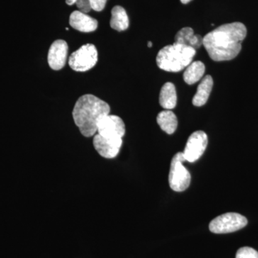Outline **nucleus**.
<instances>
[{"label": "nucleus", "instance_id": "nucleus-1", "mask_svg": "<svg viewBox=\"0 0 258 258\" xmlns=\"http://www.w3.org/2000/svg\"><path fill=\"white\" fill-rule=\"evenodd\" d=\"M247 35L244 24H225L203 37V45L210 58L216 62L231 60L242 49V42Z\"/></svg>", "mask_w": 258, "mask_h": 258}, {"label": "nucleus", "instance_id": "nucleus-2", "mask_svg": "<svg viewBox=\"0 0 258 258\" xmlns=\"http://www.w3.org/2000/svg\"><path fill=\"white\" fill-rule=\"evenodd\" d=\"M111 108L106 102L93 95H84L76 102L73 118L81 134L86 137H91L97 133L99 120L109 114Z\"/></svg>", "mask_w": 258, "mask_h": 258}, {"label": "nucleus", "instance_id": "nucleus-3", "mask_svg": "<svg viewBox=\"0 0 258 258\" xmlns=\"http://www.w3.org/2000/svg\"><path fill=\"white\" fill-rule=\"evenodd\" d=\"M195 55V49L174 42L159 50L157 56V66L167 72H179L192 62Z\"/></svg>", "mask_w": 258, "mask_h": 258}, {"label": "nucleus", "instance_id": "nucleus-4", "mask_svg": "<svg viewBox=\"0 0 258 258\" xmlns=\"http://www.w3.org/2000/svg\"><path fill=\"white\" fill-rule=\"evenodd\" d=\"M184 161L186 159L181 152L176 154L171 159L169 175V186L171 189L178 192L185 191L191 183V174L183 165Z\"/></svg>", "mask_w": 258, "mask_h": 258}, {"label": "nucleus", "instance_id": "nucleus-5", "mask_svg": "<svg viewBox=\"0 0 258 258\" xmlns=\"http://www.w3.org/2000/svg\"><path fill=\"white\" fill-rule=\"evenodd\" d=\"M247 225L245 217L235 212H228L214 219L209 228L213 233L227 234L240 230Z\"/></svg>", "mask_w": 258, "mask_h": 258}, {"label": "nucleus", "instance_id": "nucleus-6", "mask_svg": "<svg viewBox=\"0 0 258 258\" xmlns=\"http://www.w3.org/2000/svg\"><path fill=\"white\" fill-rule=\"evenodd\" d=\"M98 62V51L92 44H86L70 56V67L77 72L93 69Z\"/></svg>", "mask_w": 258, "mask_h": 258}, {"label": "nucleus", "instance_id": "nucleus-7", "mask_svg": "<svg viewBox=\"0 0 258 258\" xmlns=\"http://www.w3.org/2000/svg\"><path fill=\"white\" fill-rule=\"evenodd\" d=\"M125 128L123 120L119 116L107 115L99 120L97 134L107 139H122L125 135Z\"/></svg>", "mask_w": 258, "mask_h": 258}, {"label": "nucleus", "instance_id": "nucleus-8", "mask_svg": "<svg viewBox=\"0 0 258 258\" xmlns=\"http://www.w3.org/2000/svg\"><path fill=\"white\" fill-rule=\"evenodd\" d=\"M208 144V135L205 132L203 131L194 132L188 139L182 152L186 161L191 163L198 161L206 150Z\"/></svg>", "mask_w": 258, "mask_h": 258}, {"label": "nucleus", "instance_id": "nucleus-9", "mask_svg": "<svg viewBox=\"0 0 258 258\" xmlns=\"http://www.w3.org/2000/svg\"><path fill=\"white\" fill-rule=\"evenodd\" d=\"M93 147L102 157L113 159L116 157L121 148L122 139H107L96 134L93 141Z\"/></svg>", "mask_w": 258, "mask_h": 258}, {"label": "nucleus", "instance_id": "nucleus-10", "mask_svg": "<svg viewBox=\"0 0 258 258\" xmlns=\"http://www.w3.org/2000/svg\"><path fill=\"white\" fill-rule=\"evenodd\" d=\"M69 52L67 42L62 40H57L51 45L47 56L50 67L55 71L63 69L66 63Z\"/></svg>", "mask_w": 258, "mask_h": 258}, {"label": "nucleus", "instance_id": "nucleus-11", "mask_svg": "<svg viewBox=\"0 0 258 258\" xmlns=\"http://www.w3.org/2000/svg\"><path fill=\"white\" fill-rule=\"evenodd\" d=\"M70 25L80 32H91L98 28V21L81 12L74 11L70 16Z\"/></svg>", "mask_w": 258, "mask_h": 258}, {"label": "nucleus", "instance_id": "nucleus-12", "mask_svg": "<svg viewBox=\"0 0 258 258\" xmlns=\"http://www.w3.org/2000/svg\"><path fill=\"white\" fill-rule=\"evenodd\" d=\"M175 42L198 50L203 45V37L200 35H195L192 28H184L176 33Z\"/></svg>", "mask_w": 258, "mask_h": 258}, {"label": "nucleus", "instance_id": "nucleus-13", "mask_svg": "<svg viewBox=\"0 0 258 258\" xmlns=\"http://www.w3.org/2000/svg\"><path fill=\"white\" fill-rule=\"evenodd\" d=\"M213 79L211 76H206L198 86L196 94L194 96L192 103L194 106H203L208 102L209 97L213 87Z\"/></svg>", "mask_w": 258, "mask_h": 258}, {"label": "nucleus", "instance_id": "nucleus-14", "mask_svg": "<svg viewBox=\"0 0 258 258\" xmlns=\"http://www.w3.org/2000/svg\"><path fill=\"white\" fill-rule=\"evenodd\" d=\"M177 96L175 86L171 83H166L161 88L159 95V103L162 108L171 110L175 108Z\"/></svg>", "mask_w": 258, "mask_h": 258}, {"label": "nucleus", "instance_id": "nucleus-15", "mask_svg": "<svg viewBox=\"0 0 258 258\" xmlns=\"http://www.w3.org/2000/svg\"><path fill=\"white\" fill-rule=\"evenodd\" d=\"M110 25L111 28L118 32L124 31L128 29V17L126 12L122 7L115 6L112 9Z\"/></svg>", "mask_w": 258, "mask_h": 258}, {"label": "nucleus", "instance_id": "nucleus-16", "mask_svg": "<svg viewBox=\"0 0 258 258\" xmlns=\"http://www.w3.org/2000/svg\"><path fill=\"white\" fill-rule=\"evenodd\" d=\"M205 72V66L201 61H195L186 68L183 78L185 83L193 85L203 79Z\"/></svg>", "mask_w": 258, "mask_h": 258}, {"label": "nucleus", "instance_id": "nucleus-17", "mask_svg": "<svg viewBox=\"0 0 258 258\" xmlns=\"http://www.w3.org/2000/svg\"><path fill=\"white\" fill-rule=\"evenodd\" d=\"M157 123L160 128L168 134L175 132L178 125V120L174 113L170 110L160 112L157 115Z\"/></svg>", "mask_w": 258, "mask_h": 258}, {"label": "nucleus", "instance_id": "nucleus-18", "mask_svg": "<svg viewBox=\"0 0 258 258\" xmlns=\"http://www.w3.org/2000/svg\"><path fill=\"white\" fill-rule=\"evenodd\" d=\"M235 258H258V252L252 247H241L237 250Z\"/></svg>", "mask_w": 258, "mask_h": 258}, {"label": "nucleus", "instance_id": "nucleus-19", "mask_svg": "<svg viewBox=\"0 0 258 258\" xmlns=\"http://www.w3.org/2000/svg\"><path fill=\"white\" fill-rule=\"evenodd\" d=\"M76 4L77 5L79 11L85 13V14L89 13L91 10H93L91 0H77Z\"/></svg>", "mask_w": 258, "mask_h": 258}, {"label": "nucleus", "instance_id": "nucleus-20", "mask_svg": "<svg viewBox=\"0 0 258 258\" xmlns=\"http://www.w3.org/2000/svg\"><path fill=\"white\" fill-rule=\"evenodd\" d=\"M108 0H91L92 9L97 12H101L106 7V2Z\"/></svg>", "mask_w": 258, "mask_h": 258}, {"label": "nucleus", "instance_id": "nucleus-21", "mask_svg": "<svg viewBox=\"0 0 258 258\" xmlns=\"http://www.w3.org/2000/svg\"><path fill=\"white\" fill-rule=\"evenodd\" d=\"M77 0H66V4L69 5H73L76 4Z\"/></svg>", "mask_w": 258, "mask_h": 258}, {"label": "nucleus", "instance_id": "nucleus-22", "mask_svg": "<svg viewBox=\"0 0 258 258\" xmlns=\"http://www.w3.org/2000/svg\"><path fill=\"white\" fill-rule=\"evenodd\" d=\"M180 1H181V3H182V4H187V3H190L191 0H180Z\"/></svg>", "mask_w": 258, "mask_h": 258}, {"label": "nucleus", "instance_id": "nucleus-23", "mask_svg": "<svg viewBox=\"0 0 258 258\" xmlns=\"http://www.w3.org/2000/svg\"><path fill=\"white\" fill-rule=\"evenodd\" d=\"M148 47H152V42H148Z\"/></svg>", "mask_w": 258, "mask_h": 258}]
</instances>
